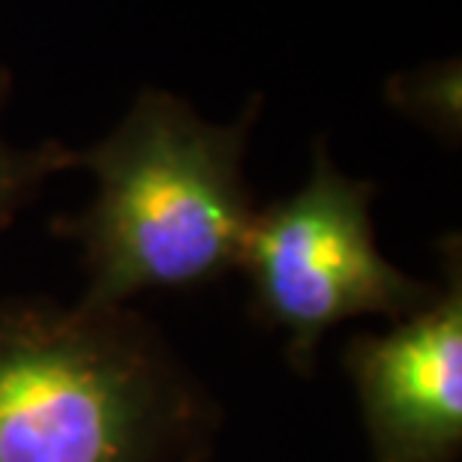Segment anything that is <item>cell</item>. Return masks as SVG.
Returning <instances> with one entry per match:
<instances>
[{
  "label": "cell",
  "mask_w": 462,
  "mask_h": 462,
  "mask_svg": "<svg viewBox=\"0 0 462 462\" xmlns=\"http://www.w3.org/2000/svg\"><path fill=\"white\" fill-rule=\"evenodd\" d=\"M13 94V76L0 67V115ZM79 151L60 142H42L33 147H15L0 135V231H4L31 201L40 196L45 180L76 169Z\"/></svg>",
  "instance_id": "8992f818"
},
{
  "label": "cell",
  "mask_w": 462,
  "mask_h": 462,
  "mask_svg": "<svg viewBox=\"0 0 462 462\" xmlns=\"http://www.w3.org/2000/svg\"><path fill=\"white\" fill-rule=\"evenodd\" d=\"M387 106L402 117L430 129L445 144H459L462 135V69L459 60L423 63L418 69H405L384 85Z\"/></svg>",
  "instance_id": "5b68a950"
},
{
  "label": "cell",
  "mask_w": 462,
  "mask_h": 462,
  "mask_svg": "<svg viewBox=\"0 0 462 462\" xmlns=\"http://www.w3.org/2000/svg\"><path fill=\"white\" fill-rule=\"evenodd\" d=\"M373 199L375 183L348 178L328 144L316 142L307 183L249 219L237 264L249 282V310L285 334L298 373H312L330 328L357 316L400 321L436 291L378 249Z\"/></svg>",
  "instance_id": "3957f363"
},
{
  "label": "cell",
  "mask_w": 462,
  "mask_h": 462,
  "mask_svg": "<svg viewBox=\"0 0 462 462\" xmlns=\"http://www.w3.org/2000/svg\"><path fill=\"white\" fill-rule=\"evenodd\" d=\"M253 97L231 124H210L171 90L144 88L120 124L79 151L94 201L54 219L81 246L88 289L79 303L120 310L147 291H180L237 271L253 196L244 178Z\"/></svg>",
  "instance_id": "6da1fadb"
},
{
  "label": "cell",
  "mask_w": 462,
  "mask_h": 462,
  "mask_svg": "<svg viewBox=\"0 0 462 462\" xmlns=\"http://www.w3.org/2000/svg\"><path fill=\"white\" fill-rule=\"evenodd\" d=\"M192 462H199V459H192Z\"/></svg>",
  "instance_id": "52a82bcc"
},
{
  "label": "cell",
  "mask_w": 462,
  "mask_h": 462,
  "mask_svg": "<svg viewBox=\"0 0 462 462\" xmlns=\"http://www.w3.org/2000/svg\"><path fill=\"white\" fill-rule=\"evenodd\" d=\"M214 409L129 307L0 303V462H192Z\"/></svg>",
  "instance_id": "7a4b0ae2"
},
{
  "label": "cell",
  "mask_w": 462,
  "mask_h": 462,
  "mask_svg": "<svg viewBox=\"0 0 462 462\" xmlns=\"http://www.w3.org/2000/svg\"><path fill=\"white\" fill-rule=\"evenodd\" d=\"M441 282L384 334H357L343 364L355 384L373 462L462 457V255L445 237Z\"/></svg>",
  "instance_id": "277c9868"
}]
</instances>
